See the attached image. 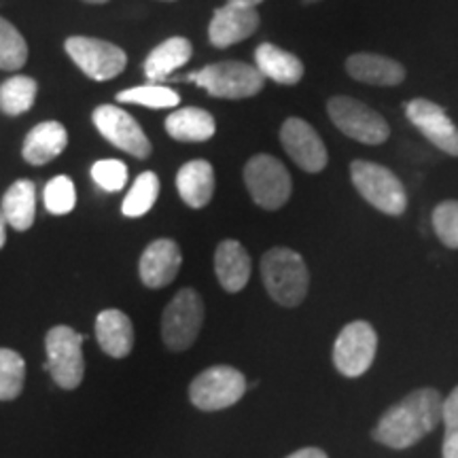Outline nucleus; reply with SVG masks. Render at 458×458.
Listing matches in <instances>:
<instances>
[{
	"instance_id": "9b49d317",
	"label": "nucleus",
	"mask_w": 458,
	"mask_h": 458,
	"mask_svg": "<svg viewBox=\"0 0 458 458\" xmlns=\"http://www.w3.org/2000/svg\"><path fill=\"white\" fill-rule=\"evenodd\" d=\"M66 54L94 81H108L125 71L128 55L117 45L91 37H71L64 43Z\"/></svg>"
},
{
	"instance_id": "ddd939ff",
	"label": "nucleus",
	"mask_w": 458,
	"mask_h": 458,
	"mask_svg": "<svg viewBox=\"0 0 458 458\" xmlns=\"http://www.w3.org/2000/svg\"><path fill=\"white\" fill-rule=\"evenodd\" d=\"M280 142L286 156L306 172H320L327 165V147L317 130L300 117H289L280 128Z\"/></svg>"
},
{
	"instance_id": "9d476101",
	"label": "nucleus",
	"mask_w": 458,
	"mask_h": 458,
	"mask_svg": "<svg viewBox=\"0 0 458 458\" xmlns=\"http://www.w3.org/2000/svg\"><path fill=\"white\" fill-rule=\"evenodd\" d=\"M377 351V334L368 320H352L334 344V365L346 377H359L371 368Z\"/></svg>"
},
{
	"instance_id": "423d86ee",
	"label": "nucleus",
	"mask_w": 458,
	"mask_h": 458,
	"mask_svg": "<svg viewBox=\"0 0 458 458\" xmlns=\"http://www.w3.org/2000/svg\"><path fill=\"white\" fill-rule=\"evenodd\" d=\"M204 323V301L196 289H181L162 317V337L170 351L181 352L193 346Z\"/></svg>"
},
{
	"instance_id": "f3484780",
	"label": "nucleus",
	"mask_w": 458,
	"mask_h": 458,
	"mask_svg": "<svg viewBox=\"0 0 458 458\" xmlns=\"http://www.w3.org/2000/svg\"><path fill=\"white\" fill-rule=\"evenodd\" d=\"M216 280L227 293H240L250 278V257L238 240H223L215 250Z\"/></svg>"
},
{
	"instance_id": "f704fd0d",
	"label": "nucleus",
	"mask_w": 458,
	"mask_h": 458,
	"mask_svg": "<svg viewBox=\"0 0 458 458\" xmlns=\"http://www.w3.org/2000/svg\"><path fill=\"white\" fill-rule=\"evenodd\" d=\"M286 458H329L320 448H301Z\"/></svg>"
},
{
	"instance_id": "2f4dec72",
	"label": "nucleus",
	"mask_w": 458,
	"mask_h": 458,
	"mask_svg": "<svg viewBox=\"0 0 458 458\" xmlns=\"http://www.w3.org/2000/svg\"><path fill=\"white\" fill-rule=\"evenodd\" d=\"M433 227L437 238L448 246L458 249V202L448 199L433 210Z\"/></svg>"
},
{
	"instance_id": "c756f323",
	"label": "nucleus",
	"mask_w": 458,
	"mask_h": 458,
	"mask_svg": "<svg viewBox=\"0 0 458 458\" xmlns=\"http://www.w3.org/2000/svg\"><path fill=\"white\" fill-rule=\"evenodd\" d=\"M114 100L125 102V105H140L147 108H174L179 106L181 96L174 89L164 88V85H140V88L119 91Z\"/></svg>"
},
{
	"instance_id": "c9c22d12",
	"label": "nucleus",
	"mask_w": 458,
	"mask_h": 458,
	"mask_svg": "<svg viewBox=\"0 0 458 458\" xmlns=\"http://www.w3.org/2000/svg\"><path fill=\"white\" fill-rule=\"evenodd\" d=\"M7 242V221H4L3 210H0V249Z\"/></svg>"
},
{
	"instance_id": "b1692460",
	"label": "nucleus",
	"mask_w": 458,
	"mask_h": 458,
	"mask_svg": "<svg viewBox=\"0 0 458 458\" xmlns=\"http://www.w3.org/2000/svg\"><path fill=\"white\" fill-rule=\"evenodd\" d=\"M3 210L4 221L17 232H26L34 225V216H37V189L34 182L28 179L15 181L3 196Z\"/></svg>"
},
{
	"instance_id": "7ed1b4c3",
	"label": "nucleus",
	"mask_w": 458,
	"mask_h": 458,
	"mask_svg": "<svg viewBox=\"0 0 458 458\" xmlns=\"http://www.w3.org/2000/svg\"><path fill=\"white\" fill-rule=\"evenodd\" d=\"M189 81L198 83L215 98L242 100L259 94L266 85V77L259 68L246 64V62H216L204 66L202 71L189 74Z\"/></svg>"
},
{
	"instance_id": "473e14b6",
	"label": "nucleus",
	"mask_w": 458,
	"mask_h": 458,
	"mask_svg": "<svg viewBox=\"0 0 458 458\" xmlns=\"http://www.w3.org/2000/svg\"><path fill=\"white\" fill-rule=\"evenodd\" d=\"M91 179L105 191H122L128 182V165L119 159H100L91 165Z\"/></svg>"
},
{
	"instance_id": "e433bc0d",
	"label": "nucleus",
	"mask_w": 458,
	"mask_h": 458,
	"mask_svg": "<svg viewBox=\"0 0 458 458\" xmlns=\"http://www.w3.org/2000/svg\"><path fill=\"white\" fill-rule=\"evenodd\" d=\"M227 3H238V4H246V7H257V4L263 3V0H227Z\"/></svg>"
},
{
	"instance_id": "f257e3e1",
	"label": "nucleus",
	"mask_w": 458,
	"mask_h": 458,
	"mask_svg": "<svg viewBox=\"0 0 458 458\" xmlns=\"http://www.w3.org/2000/svg\"><path fill=\"white\" fill-rule=\"evenodd\" d=\"M442 394L435 388H418L382 414L374 439L394 450L411 448L442 422Z\"/></svg>"
},
{
	"instance_id": "a878e982",
	"label": "nucleus",
	"mask_w": 458,
	"mask_h": 458,
	"mask_svg": "<svg viewBox=\"0 0 458 458\" xmlns=\"http://www.w3.org/2000/svg\"><path fill=\"white\" fill-rule=\"evenodd\" d=\"M37 100V81L24 74H15L0 85V111L9 117H20L30 111Z\"/></svg>"
},
{
	"instance_id": "4468645a",
	"label": "nucleus",
	"mask_w": 458,
	"mask_h": 458,
	"mask_svg": "<svg viewBox=\"0 0 458 458\" xmlns=\"http://www.w3.org/2000/svg\"><path fill=\"white\" fill-rule=\"evenodd\" d=\"M405 113L428 142H433L439 151L458 157V128L442 106L427 98H416L405 105Z\"/></svg>"
},
{
	"instance_id": "58836bf2",
	"label": "nucleus",
	"mask_w": 458,
	"mask_h": 458,
	"mask_svg": "<svg viewBox=\"0 0 458 458\" xmlns=\"http://www.w3.org/2000/svg\"><path fill=\"white\" fill-rule=\"evenodd\" d=\"M301 3H306V4H310V3H318V0H301Z\"/></svg>"
},
{
	"instance_id": "dca6fc26",
	"label": "nucleus",
	"mask_w": 458,
	"mask_h": 458,
	"mask_svg": "<svg viewBox=\"0 0 458 458\" xmlns=\"http://www.w3.org/2000/svg\"><path fill=\"white\" fill-rule=\"evenodd\" d=\"M182 263L181 246L170 238H159L145 249L140 257L139 274L142 284L148 289H162L179 276Z\"/></svg>"
},
{
	"instance_id": "4be33fe9",
	"label": "nucleus",
	"mask_w": 458,
	"mask_h": 458,
	"mask_svg": "<svg viewBox=\"0 0 458 458\" xmlns=\"http://www.w3.org/2000/svg\"><path fill=\"white\" fill-rule=\"evenodd\" d=\"M255 66L266 79L278 85H297L303 77L301 60L272 43H261L255 49Z\"/></svg>"
},
{
	"instance_id": "6e6552de",
	"label": "nucleus",
	"mask_w": 458,
	"mask_h": 458,
	"mask_svg": "<svg viewBox=\"0 0 458 458\" xmlns=\"http://www.w3.org/2000/svg\"><path fill=\"white\" fill-rule=\"evenodd\" d=\"M327 113L342 134L363 145H382L391 134L386 119L380 113L351 96H334L327 102Z\"/></svg>"
},
{
	"instance_id": "0eeeda50",
	"label": "nucleus",
	"mask_w": 458,
	"mask_h": 458,
	"mask_svg": "<svg viewBox=\"0 0 458 458\" xmlns=\"http://www.w3.org/2000/svg\"><path fill=\"white\" fill-rule=\"evenodd\" d=\"M83 342L85 335L66 327V325H57L49 329L45 337V351H47V365L49 374L60 388L72 391L83 382L85 374V360H83Z\"/></svg>"
},
{
	"instance_id": "aec40b11",
	"label": "nucleus",
	"mask_w": 458,
	"mask_h": 458,
	"mask_svg": "<svg viewBox=\"0 0 458 458\" xmlns=\"http://www.w3.org/2000/svg\"><path fill=\"white\" fill-rule=\"evenodd\" d=\"M176 189L182 202L191 208H204L215 196V170L206 159L187 162L176 174Z\"/></svg>"
},
{
	"instance_id": "393cba45",
	"label": "nucleus",
	"mask_w": 458,
	"mask_h": 458,
	"mask_svg": "<svg viewBox=\"0 0 458 458\" xmlns=\"http://www.w3.org/2000/svg\"><path fill=\"white\" fill-rule=\"evenodd\" d=\"M193 47L185 37H172L168 41L159 43L145 60V74L148 81H164L172 72L179 71L191 60Z\"/></svg>"
},
{
	"instance_id": "bb28decb",
	"label": "nucleus",
	"mask_w": 458,
	"mask_h": 458,
	"mask_svg": "<svg viewBox=\"0 0 458 458\" xmlns=\"http://www.w3.org/2000/svg\"><path fill=\"white\" fill-rule=\"evenodd\" d=\"M159 196V179L156 172H142L139 179L134 181V185L125 196L122 204V213L130 219L147 215L157 202Z\"/></svg>"
},
{
	"instance_id": "f8f14e48",
	"label": "nucleus",
	"mask_w": 458,
	"mask_h": 458,
	"mask_svg": "<svg viewBox=\"0 0 458 458\" xmlns=\"http://www.w3.org/2000/svg\"><path fill=\"white\" fill-rule=\"evenodd\" d=\"M91 122H94L96 130L100 131L105 139L122 151L130 153L136 159H147L151 156V142H148L147 134L123 108L114 105H102L91 113Z\"/></svg>"
},
{
	"instance_id": "72a5a7b5",
	"label": "nucleus",
	"mask_w": 458,
	"mask_h": 458,
	"mask_svg": "<svg viewBox=\"0 0 458 458\" xmlns=\"http://www.w3.org/2000/svg\"><path fill=\"white\" fill-rule=\"evenodd\" d=\"M444 458H458V386L444 399Z\"/></svg>"
},
{
	"instance_id": "5701e85b",
	"label": "nucleus",
	"mask_w": 458,
	"mask_h": 458,
	"mask_svg": "<svg viewBox=\"0 0 458 458\" xmlns=\"http://www.w3.org/2000/svg\"><path fill=\"white\" fill-rule=\"evenodd\" d=\"M215 117L204 108L185 106L165 117V131L179 142H206L215 136Z\"/></svg>"
},
{
	"instance_id": "39448f33",
	"label": "nucleus",
	"mask_w": 458,
	"mask_h": 458,
	"mask_svg": "<svg viewBox=\"0 0 458 458\" xmlns=\"http://www.w3.org/2000/svg\"><path fill=\"white\" fill-rule=\"evenodd\" d=\"M244 182L253 202L266 210L283 208L293 191V182L284 164L266 153L249 159L244 165Z\"/></svg>"
},
{
	"instance_id": "6ab92c4d",
	"label": "nucleus",
	"mask_w": 458,
	"mask_h": 458,
	"mask_svg": "<svg viewBox=\"0 0 458 458\" xmlns=\"http://www.w3.org/2000/svg\"><path fill=\"white\" fill-rule=\"evenodd\" d=\"M68 147V131L60 122H43L28 131L21 156L28 164L45 165Z\"/></svg>"
},
{
	"instance_id": "1a4fd4ad",
	"label": "nucleus",
	"mask_w": 458,
	"mask_h": 458,
	"mask_svg": "<svg viewBox=\"0 0 458 458\" xmlns=\"http://www.w3.org/2000/svg\"><path fill=\"white\" fill-rule=\"evenodd\" d=\"M246 393L242 371L229 365H215L196 376L189 386V399L202 411H216L232 408Z\"/></svg>"
},
{
	"instance_id": "2eb2a0df",
	"label": "nucleus",
	"mask_w": 458,
	"mask_h": 458,
	"mask_svg": "<svg viewBox=\"0 0 458 458\" xmlns=\"http://www.w3.org/2000/svg\"><path fill=\"white\" fill-rule=\"evenodd\" d=\"M257 28H259V13L255 7L227 3L225 7L216 9L210 20L208 41L216 49H225L253 37Z\"/></svg>"
},
{
	"instance_id": "7c9ffc66",
	"label": "nucleus",
	"mask_w": 458,
	"mask_h": 458,
	"mask_svg": "<svg viewBox=\"0 0 458 458\" xmlns=\"http://www.w3.org/2000/svg\"><path fill=\"white\" fill-rule=\"evenodd\" d=\"M45 208L51 215L62 216L72 213L74 204H77V191H74V182L68 176H55L45 185Z\"/></svg>"
},
{
	"instance_id": "c85d7f7f",
	"label": "nucleus",
	"mask_w": 458,
	"mask_h": 458,
	"mask_svg": "<svg viewBox=\"0 0 458 458\" xmlns=\"http://www.w3.org/2000/svg\"><path fill=\"white\" fill-rule=\"evenodd\" d=\"M26 380V363L20 352L0 348V401L20 397Z\"/></svg>"
},
{
	"instance_id": "412c9836",
	"label": "nucleus",
	"mask_w": 458,
	"mask_h": 458,
	"mask_svg": "<svg viewBox=\"0 0 458 458\" xmlns=\"http://www.w3.org/2000/svg\"><path fill=\"white\" fill-rule=\"evenodd\" d=\"M346 71L352 79L369 85H399L405 79V68L391 57L376 54H354L346 60Z\"/></svg>"
},
{
	"instance_id": "a211bd4d",
	"label": "nucleus",
	"mask_w": 458,
	"mask_h": 458,
	"mask_svg": "<svg viewBox=\"0 0 458 458\" xmlns=\"http://www.w3.org/2000/svg\"><path fill=\"white\" fill-rule=\"evenodd\" d=\"M96 337L108 357L125 359L134 348V325L122 310H102L96 318Z\"/></svg>"
},
{
	"instance_id": "4c0bfd02",
	"label": "nucleus",
	"mask_w": 458,
	"mask_h": 458,
	"mask_svg": "<svg viewBox=\"0 0 458 458\" xmlns=\"http://www.w3.org/2000/svg\"><path fill=\"white\" fill-rule=\"evenodd\" d=\"M85 3H91V4H105L108 0H85Z\"/></svg>"
},
{
	"instance_id": "f03ea898",
	"label": "nucleus",
	"mask_w": 458,
	"mask_h": 458,
	"mask_svg": "<svg viewBox=\"0 0 458 458\" xmlns=\"http://www.w3.org/2000/svg\"><path fill=\"white\" fill-rule=\"evenodd\" d=\"M261 278L267 295L280 306L295 308L306 300L310 274L300 253L276 246L261 259Z\"/></svg>"
},
{
	"instance_id": "cd10ccee",
	"label": "nucleus",
	"mask_w": 458,
	"mask_h": 458,
	"mask_svg": "<svg viewBox=\"0 0 458 458\" xmlns=\"http://www.w3.org/2000/svg\"><path fill=\"white\" fill-rule=\"evenodd\" d=\"M28 60V45L11 21L0 17V71H20Z\"/></svg>"
},
{
	"instance_id": "20e7f679",
	"label": "nucleus",
	"mask_w": 458,
	"mask_h": 458,
	"mask_svg": "<svg viewBox=\"0 0 458 458\" xmlns=\"http://www.w3.org/2000/svg\"><path fill=\"white\" fill-rule=\"evenodd\" d=\"M351 179L360 196L380 213L399 216L408 208V193L403 182L385 165L357 159L351 164Z\"/></svg>"
}]
</instances>
